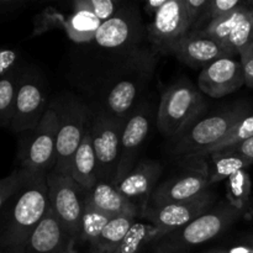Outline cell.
Masks as SVG:
<instances>
[{"label": "cell", "instance_id": "obj_1", "mask_svg": "<svg viewBox=\"0 0 253 253\" xmlns=\"http://www.w3.org/2000/svg\"><path fill=\"white\" fill-rule=\"evenodd\" d=\"M48 210L47 174L29 173L0 210V253H9L25 244Z\"/></svg>", "mask_w": 253, "mask_h": 253}, {"label": "cell", "instance_id": "obj_2", "mask_svg": "<svg viewBox=\"0 0 253 253\" xmlns=\"http://www.w3.org/2000/svg\"><path fill=\"white\" fill-rule=\"evenodd\" d=\"M247 103H236L210 115L199 118L172 138L170 151L185 162H198L224 141L234 126L251 111Z\"/></svg>", "mask_w": 253, "mask_h": 253}, {"label": "cell", "instance_id": "obj_3", "mask_svg": "<svg viewBox=\"0 0 253 253\" xmlns=\"http://www.w3.org/2000/svg\"><path fill=\"white\" fill-rule=\"evenodd\" d=\"M242 216V212L227 202L219 203L190 224L160 237L151 245L157 253H187L193 247L224 234Z\"/></svg>", "mask_w": 253, "mask_h": 253}, {"label": "cell", "instance_id": "obj_4", "mask_svg": "<svg viewBox=\"0 0 253 253\" xmlns=\"http://www.w3.org/2000/svg\"><path fill=\"white\" fill-rule=\"evenodd\" d=\"M207 101L197 86L180 79L165 89L157 111V128L167 138H174L204 114Z\"/></svg>", "mask_w": 253, "mask_h": 253}, {"label": "cell", "instance_id": "obj_5", "mask_svg": "<svg viewBox=\"0 0 253 253\" xmlns=\"http://www.w3.org/2000/svg\"><path fill=\"white\" fill-rule=\"evenodd\" d=\"M52 103L59 116L53 170L71 175L74 155L83 140L91 114L88 106L76 96L67 95Z\"/></svg>", "mask_w": 253, "mask_h": 253}, {"label": "cell", "instance_id": "obj_6", "mask_svg": "<svg viewBox=\"0 0 253 253\" xmlns=\"http://www.w3.org/2000/svg\"><path fill=\"white\" fill-rule=\"evenodd\" d=\"M59 116L53 103L34 130L22 133L19 147L20 168L29 173L48 174L56 162Z\"/></svg>", "mask_w": 253, "mask_h": 253}, {"label": "cell", "instance_id": "obj_7", "mask_svg": "<svg viewBox=\"0 0 253 253\" xmlns=\"http://www.w3.org/2000/svg\"><path fill=\"white\" fill-rule=\"evenodd\" d=\"M127 118L110 115L104 109L91 115L90 131L98 162L99 182L113 183L120 162L121 138Z\"/></svg>", "mask_w": 253, "mask_h": 253}, {"label": "cell", "instance_id": "obj_8", "mask_svg": "<svg viewBox=\"0 0 253 253\" xmlns=\"http://www.w3.org/2000/svg\"><path fill=\"white\" fill-rule=\"evenodd\" d=\"M49 208L72 239L78 242L82 216L88 190L82 188L72 175L51 170L47 174Z\"/></svg>", "mask_w": 253, "mask_h": 253}, {"label": "cell", "instance_id": "obj_9", "mask_svg": "<svg viewBox=\"0 0 253 253\" xmlns=\"http://www.w3.org/2000/svg\"><path fill=\"white\" fill-rule=\"evenodd\" d=\"M43 82L34 71H22L9 128L15 133L34 130L49 108Z\"/></svg>", "mask_w": 253, "mask_h": 253}, {"label": "cell", "instance_id": "obj_10", "mask_svg": "<svg viewBox=\"0 0 253 253\" xmlns=\"http://www.w3.org/2000/svg\"><path fill=\"white\" fill-rule=\"evenodd\" d=\"M193 22L183 0H168L147 26L146 34L152 49L169 54L170 49L192 31Z\"/></svg>", "mask_w": 253, "mask_h": 253}, {"label": "cell", "instance_id": "obj_11", "mask_svg": "<svg viewBox=\"0 0 253 253\" xmlns=\"http://www.w3.org/2000/svg\"><path fill=\"white\" fill-rule=\"evenodd\" d=\"M214 192L208 190L202 197L188 202L174 203L162 207H147L141 217L153 225L157 234L156 240H158L160 237L194 221L195 219L209 211L214 207Z\"/></svg>", "mask_w": 253, "mask_h": 253}, {"label": "cell", "instance_id": "obj_12", "mask_svg": "<svg viewBox=\"0 0 253 253\" xmlns=\"http://www.w3.org/2000/svg\"><path fill=\"white\" fill-rule=\"evenodd\" d=\"M142 22L135 7H120L108 21L103 22L94 42L105 49H131L141 40Z\"/></svg>", "mask_w": 253, "mask_h": 253}, {"label": "cell", "instance_id": "obj_13", "mask_svg": "<svg viewBox=\"0 0 253 253\" xmlns=\"http://www.w3.org/2000/svg\"><path fill=\"white\" fill-rule=\"evenodd\" d=\"M151 109L146 104H140L127 118L121 138V155L115 178L111 184L123 179L136 165L143 142L150 132Z\"/></svg>", "mask_w": 253, "mask_h": 253}, {"label": "cell", "instance_id": "obj_14", "mask_svg": "<svg viewBox=\"0 0 253 253\" xmlns=\"http://www.w3.org/2000/svg\"><path fill=\"white\" fill-rule=\"evenodd\" d=\"M245 85L241 62L224 57L208 64L198 77V89L212 99H221Z\"/></svg>", "mask_w": 253, "mask_h": 253}, {"label": "cell", "instance_id": "obj_15", "mask_svg": "<svg viewBox=\"0 0 253 253\" xmlns=\"http://www.w3.org/2000/svg\"><path fill=\"white\" fill-rule=\"evenodd\" d=\"M210 183L204 169L189 168L185 172L165 180L157 185L148 207H162L174 203L188 202L202 197L210 190Z\"/></svg>", "mask_w": 253, "mask_h": 253}, {"label": "cell", "instance_id": "obj_16", "mask_svg": "<svg viewBox=\"0 0 253 253\" xmlns=\"http://www.w3.org/2000/svg\"><path fill=\"white\" fill-rule=\"evenodd\" d=\"M162 165L157 161H141L114 187L138 208L140 214L147 209L157 182L162 174ZM140 215V217H141Z\"/></svg>", "mask_w": 253, "mask_h": 253}, {"label": "cell", "instance_id": "obj_17", "mask_svg": "<svg viewBox=\"0 0 253 253\" xmlns=\"http://www.w3.org/2000/svg\"><path fill=\"white\" fill-rule=\"evenodd\" d=\"M58 217L49 208L48 212L25 244L9 253H63L76 247Z\"/></svg>", "mask_w": 253, "mask_h": 253}, {"label": "cell", "instance_id": "obj_18", "mask_svg": "<svg viewBox=\"0 0 253 253\" xmlns=\"http://www.w3.org/2000/svg\"><path fill=\"white\" fill-rule=\"evenodd\" d=\"M169 54L194 69H203L216 59L231 57L219 42L202 31H190L170 49Z\"/></svg>", "mask_w": 253, "mask_h": 253}, {"label": "cell", "instance_id": "obj_19", "mask_svg": "<svg viewBox=\"0 0 253 253\" xmlns=\"http://www.w3.org/2000/svg\"><path fill=\"white\" fill-rule=\"evenodd\" d=\"M146 78L142 73L135 74L130 71L126 76L116 79L104 99V110L118 118H128L147 82Z\"/></svg>", "mask_w": 253, "mask_h": 253}, {"label": "cell", "instance_id": "obj_20", "mask_svg": "<svg viewBox=\"0 0 253 253\" xmlns=\"http://www.w3.org/2000/svg\"><path fill=\"white\" fill-rule=\"evenodd\" d=\"M89 199L94 207L110 219L127 216L140 217V210L130 200L126 199L111 183L98 182L91 190H89Z\"/></svg>", "mask_w": 253, "mask_h": 253}, {"label": "cell", "instance_id": "obj_21", "mask_svg": "<svg viewBox=\"0 0 253 253\" xmlns=\"http://www.w3.org/2000/svg\"><path fill=\"white\" fill-rule=\"evenodd\" d=\"M91 119V116H90ZM71 175L73 179L85 190H91L98 180V162L94 152L93 140H91L90 120L84 132L83 140L77 150L73 158Z\"/></svg>", "mask_w": 253, "mask_h": 253}, {"label": "cell", "instance_id": "obj_22", "mask_svg": "<svg viewBox=\"0 0 253 253\" xmlns=\"http://www.w3.org/2000/svg\"><path fill=\"white\" fill-rule=\"evenodd\" d=\"M208 157H210V165L204 170L207 173L210 185L229 179L239 170L246 169L247 167L253 165V161L247 160L237 153L229 152V151L211 153Z\"/></svg>", "mask_w": 253, "mask_h": 253}, {"label": "cell", "instance_id": "obj_23", "mask_svg": "<svg viewBox=\"0 0 253 253\" xmlns=\"http://www.w3.org/2000/svg\"><path fill=\"white\" fill-rule=\"evenodd\" d=\"M103 22L86 11H77L64 19L63 29L67 36L76 43H89L94 42L96 32Z\"/></svg>", "mask_w": 253, "mask_h": 253}, {"label": "cell", "instance_id": "obj_24", "mask_svg": "<svg viewBox=\"0 0 253 253\" xmlns=\"http://www.w3.org/2000/svg\"><path fill=\"white\" fill-rule=\"evenodd\" d=\"M111 219L108 215H105L94 207V204L89 199L88 192V197H86L85 204H84L83 216H82L81 232H79L78 242L88 244L90 246V252L93 251L96 247V244H98L99 237H100L104 227L106 226V224Z\"/></svg>", "mask_w": 253, "mask_h": 253}, {"label": "cell", "instance_id": "obj_25", "mask_svg": "<svg viewBox=\"0 0 253 253\" xmlns=\"http://www.w3.org/2000/svg\"><path fill=\"white\" fill-rule=\"evenodd\" d=\"M137 217L127 216H118L111 219L104 227L101 232L96 247L90 253H114L118 249L119 245L124 240V237L127 235L132 225L135 224Z\"/></svg>", "mask_w": 253, "mask_h": 253}, {"label": "cell", "instance_id": "obj_26", "mask_svg": "<svg viewBox=\"0 0 253 253\" xmlns=\"http://www.w3.org/2000/svg\"><path fill=\"white\" fill-rule=\"evenodd\" d=\"M252 193V180L246 169L239 170L227 179L226 202L231 207L246 215L250 209Z\"/></svg>", "mask_w": 253, "mask_h": 253}, {"label": "cell", "instance_id": "obj_27", "mask_svg": "<svg viewBox=\"0 0 253 253\" xmlns=\"http://www.w3.org/2000/svg\"><path fill=\"white\" fill-rule=\"evenodd\" d=\"M21 72L14 69L0 79V127L9 128L12 120Z\"/></svg>", "mask_w": 253, "mask_h": 253}, {"label": "cell", "instance_id": "obj_28", "mask_svg": "<svg viewBox=\"0 0 253 253\" xmlns=\"http://www.w3.org/2000/svg\"><path fill=\"white\" fill-rule=\"evenodd\" d=\"M156 237L157 234L153 225L147 221H135L114 253H141L143 247L152 244Z\"/></svg>", "mask_w": 253, "mask_h": 253}, {"label": "cell", "instance_id": "obj_29", "mask_svg": "<svg viewBox=\"0 0 253 253\" xmlns=\"http://www.w3.org/2000/svg\"><path fill=\"white\" fill-rule=\"evenodd\" d=\"M249 2L250 1H245L241 6L235 9L234 11L229 12V14L225 15V16L212 21L211 24H210L207 29L203 30L202 32H204L205 35H208L209 37L214 39L215 41L219 42L222 46V48L225 49V44L227 43L232 31H234L235 26H236L239 20L241 19V16L244 15Z\"/></svg>", "mask_w": 253, "mask_h": 253}, {"label": "cell", "instance_id": "obj_30", "mask_svg": "<svg viewBox=\"0 0 253 253\" xmlns=\"http://www.w3.org/2000/svg\"><path fill=\"white\" fill-rule=\"evenodd\" d=\"M245 1L242 0H209L208 6L197 24L193 26L192 31H203L207 29L212 21L225 16L229 12L241 6Z\"/></svg>", "mask_w": 253, "mask_h": 253}, {"label": "cell", "instance_id": "obj_31", "mask_svg": "<svg viewBox=\"0 0 253 253\" xmlns=\"http://www.w3.org/2000/svg\"><path fill=\"white\" fill-rule=\"evenodd\" d=\"M123 2L115 0H76L73 2V10L86 11L98 17L101 22L108 21L120 9Z\"/></svg>", "mask_w": 253, "mask_h": 253}, {"label": "cell", "instance_id": "obj_32", "mask_svg": "<svg viewBox=\"0 0 253 253\" xmlns=\"http://www.w3.org/2000/svg\"><path fill=\"white\" fill-rule=\"evenodd\" d=\"M251 137H253V109L234 126V128L230 131V133L224 141H221L219 145L215 146L212 150L209 151L207 157L209 155H211V153L224 151L226 148L231 147V146L236 145V143L242 142L245 140H249Z\"/></svg>", "mask_w": 253, "mask_h": 253}, {"label": "cell", "instance_id": "obj_33", "mask_svg": "<svg viewBox=\"0 0 253 253\" xmlns=\"http://www.w3.org/2000/svg\"><path fill=\"white\" fill-rule=\"evenodd\" d=\"M27 175H29V172L19 167L12 170L7 177L0 179V210L24 184Z\"/></svg>", "mask_w": 253, "mask_h": 253}, {"label": "cell", "instance_id": "obj_34", "mask_svg": "<svg viewBox=\"0 0 253 253\" xmlns=\"http://www.w3.org/2000/svg\"><path fill=\"white\" fill-rule=\"evenodd\" d=\"M239 56L244 71L245 85L253 88V42L242 48Z\"/></svg>", "mask_w": 253, "mask_h": 253}, {"label": "cell", "instance_id": "obj_35", "mask_svg": "<svg viewBox=\"0 0 253 253\" xmlns=\"http://www.w3.org/2000/svg\"><path fill=\"white\" fill-rule=\"evenodd\" d=\"M183 1H184L188 15H189L190 20L193 22V26H194L203 15V12L207 9L209 0H183Z\"/></svg>", "mask_w": 253, "mask_h": 253}, {"label": "cell", "instance_id": "obj_36", "mask_svg": "<svg viewBox=\"0 0 253 253\" xmlns=\"http://www.w3.org/2000/svg\"><path fill=\"white\" fill-rule=\"evenodd\" d=\"M16 62V54L10 49H0V79L14 71V64Z\"/></svg>", "mask_w": 253, "mask_h": 253}, {"label": "cell", "instance_id": "obj_37", "mask_svg": "<svg viewBox=\"0 0 253 253\" xmlns=\"http://www.w3.org/2000/svg\"><path fill=\"white\" fill-rule=\"evenodd\" d=\"M224 151H229V152L237 153V155L242 156V157L247 158V160L253 161V137L245 140L242 142L236 143V145L231 146V147L226 148ZM221 152V151H220Z\"/></svg>", "mask_w": 253, "mask_h": 253}, {"label": "cell", "instance_id": "obj_38", "mask_svg": "<svg viewBox=\"0 0 253 253\" xmlns=\"http://www.w3.org/2000/svg\"><path fill=\"white\" fill-rule=\"evenodd\" d=\"M26 5V0H0V17L20 11Z\"/></svg>", "mask_w": 253, "mask_h": 253}, {"label": "cell", "instance_id": "obj_39", "mask_svg": "<svg viewBox=\"0 0 253 253\" xmlns=\"http://www.w3.org/2000/svg\"><path fill=\"white\" fill-rule=\"evenodd\" d=\"M167 1L168 0H148V1L143 2V10H145L150 16H152L153 19V17L156 16V14L165 6Z\"/></svg>", "mask_w": 253, "mask_h": 253}, {"label": "cell", "instance_id": "obj_40", "mask_svg": "<svg viewBox=\"0 0 253 253\" xmlns=\"http://www.w3.org/2000/svg\"><path fill=\"white\" fill-rule=\"evenodd\" d=\"M225 253H253L252 246H234L227 251H224Z\"/></svg>", "mask_w": 253, "mask_h": 253}, {"label": "cell", "instance_id": "obj_41", "mask_svg": "<svg viewBox=\"0 0 253 253\" xmlns=\"http://www.w3.org/2000/svg\"><path fill=\"white\" fill-rule=\"evenodd\" d=\"M63 253H79V252H78V251H77V250H76V249H74V247H73V249L68 250V251H66V252H63Z\"/></svg>", "mask_w": 253, "mask_h": 253}, {"label": "cell", "instance_id": "obj_42", "mask_svg": "<svg viewBox=\"0 0 253 253\" xmlns=\"http://www.w3.org/2000/svg\"><path fill=\"white\" fill-rule=\"evenodd\" d=\"M209 253H225V252H220V251H216V252H209Z\"/></svg>", "mask_w": 253, "mask_h": 253}, {"label": "cell", "instance_id": "obj_43", "mask_svg": "<svg viewBox=\"0 0 253 253\" xmlns=\"http://www.w3.org/2000/svg\"><path fill=\"white\" fill-rule=\"evenodd\" d=\"M252 247H253V246H252Z\"/></svg>", "mask_w": 253, "mask_h": 253}]
</instances>
